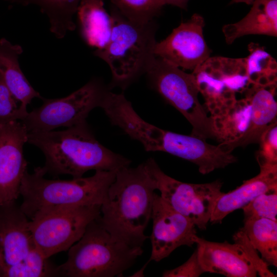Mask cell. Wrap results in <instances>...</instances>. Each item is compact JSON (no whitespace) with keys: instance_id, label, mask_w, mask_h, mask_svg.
Listing matches in <instances>:
<instances>
[{"instance_id":"cell-2","label":"cell","mask_w":277,"mask_h":277,"mask_svg":"<svg viewBox=\"0 0 277 277\" xmlns=\"http://www.w3.org/2000/svg\"><path fill=\"white\" fill-rule=\"evenodd\" d=\"M27 142L44 153L45 174L78 178L89 170L117 171L131 163L100 143L86 122L62 131L28 132Z\"/></svg>"},{"instance_id":"cell-4","label":"cell","mask_w":277,"mask_h":277,"mask_svg":"<svg viewBox=\"0 0 277 277\" xmlns=\"http://www.w3.org/2000/svg\"><path fill=\"white\" fill-rule=\"evenodd\" d=\"M113 125L118 126L131 138L140 142L147 151H163L191 162L200 172L206 174L234 163L237 158L219 147L207 143L192 135L165 130L142 119L131 104L119 107L113 114Z\"/></svg>"},{"instance_id":"cell-3","label":"cell","mask_w":277,"mask_h":277,"mask_svg":"<svg viewBox=\"0 0 277 277\" xmlns=\"http://www.w3.org/2000/svg\"><path fill=\"white\" fill-rule=\"evenodd\" d=\"M116 171L96 170L90 177L70 180H49L42 167L26 171L20 187L21 209L28 219L58 209L102 205Z\"/></svg>"},{"instance_id":"cell-24","label":"cell","mask_w":277,"mask_h":277,"mask_svg":"<svg viewBox=\"0 0 277 277\" xmlns=\"http://www.w3.org/2000/svg\"><path fill=\"white\" fill-rule=\"evenodd\" d=\"M118 11L134 22L146 24L152 22L162 7L159 0H111Z\"/></svg>"},{"instance_id":"cell-25","label":"cell","mask_w":277,"mask_h":277,"mask_svg":"<svg viewBox=\"0 0 277 277\" xmlns=\"http://www.w3.org/2000/svg\"><path fill=\"white\" fill-rule=\"evenodd\" d=\"M242 209L244 220L266 218L276 221L277 189L259 195Z\"/></svg>"},{"instance_id":"cell-32","label":"cell","mask_w":277,"mask_h":277,"mask_svg":"<svg viewBox=\"0 0 277 277\" xmlns=\"http://www.w3.org/2000/svg\"><path fill=\"white\" fill-rule=\"evenodd\" d=\"M5 1H8V2H13L14 1V0H5Z\"/></svg>"},{"instance_id":"cell-7","label":"cell","mask_w":277,"mask_h":277,"mask_svg":"<svg viewBox=\"0 0 277 277\" xmlns=\"http://www.w3.org/2000/svg\"><path fill=\"white\" fill-rule=\"evenodd\" d=\"M54 267L37 249L20 206L0 205V277L53 276Z\"/></svg>"},{"instance_id":"cell-30","label":"cell","mask_w":277,"mask_h":277,"mask_svg":"<svg viewBox=\"0 0 277 277\" xmlns=\"http://www.w3.org/2000/svg\"><path fill=\"white\" fill-rule=\"evenodd\" d=\"M188 1L189 0H159V2L162 7L166 4H169L186 10Z\"/></svg>"},{"instance_id":"cell-26","label":"cell","mask_w":277,"mask_h":277,"mask_svg":"<svg viewBox=\"0 0 277 277\" xmlns=\"http://www.w3.org/2000/svg\"><path fill=\"white\" fill-rule=\"evenodd\" d=\"M251 113V104L247 98L236 101L234 105L229 108L228 114L226 116L227 123L225 128H228V132L231 133L233 138L246 131L249 125Z\"/></svg>"},{"instance_id":"cell-16","label":"cell","mask_w":277,"mask_h":277,"mask_svg":"<svg viewBox=\"0 0 277 277\" xmlns=\"http://www.w3.org/2000/svg\"><path fill=\"white\" fill-rule=\"evenodd\" d=\"M197 256L205 272L227 277H255L257 272L242 248L237 243L209 241L195 235Z\"/></svg>"},{"instance_id":"cell-19","label":"cell","mask_w":277,"mask_h":277,"mask_svg":"<svg viewBox=\"0 0 277 277\" xmlns=\"http://www.w3.org/2000/svg\"><path fill=\"white\" fill-rule=\"evenodd\" d=\"M22 52L21 46L13 45L4 38L0 39V73L12 95L20 102L19 110L25 117L27 105L33 98L42 96L21 70L18 58Z\"/></svg>"},{"instance_id":"cell-29","label":"cell","mask_w":277,"mask_h":277,"mask_svg":"<svg viewBox=\"0 0 277 277\" xmlns=\"http://www.w3.org/2000/svg\"><path fill=\"white\" fill-rule=\"evenodd\" d=\"M205 273L199 262L196 249L188 260L181 266L165 271L164 277H198Z\"/></svg>"},{"instance_id":"cell-12","label":"cell","mask_w":277,"mask_h":277,"mask_svg":"<svg viewBox=\"0 0 277 277\" xmlns=\"http://www.w3.org/2000/svg\"><path fill=\"white\" fill-rule=\"evenodd\" d=\"M204 26V18L194 14L166 38L156 42L153 54L179 68L193 71L210 57L211 51L203 35Z\"/></svg>"},{"instance_id":"cell-17","label":"cell","mask_w":277,"mask_h":277,"mask_svg":"<svg viewBox=\"0 0 277 277\" xmlns=\"http://www.w3.org/2000/svg\"><path fill=\"white\" fill-rule=\"evenodd\" d=\"M277 189V166L260 168L254 177L243 182L236 189L223 192L214 206L210 222L220 223L232 212L242 209L259 195Z\"/></svg>"},{"instance_id":"cell-10","label":"cell","mask_w":277,"mask_h":277,"mask_svg":"<svg viewBox=\"0 0 277 277\" xmlns=\"http://www.w3.org/2000/svg\"><path fill=\"white\" fill-rule=\"evenodd\" d=\"M145 163L160 192V196L174 210L189 219L199 229L205 230L221 194L222 182L191 184L166 174L152 158Z\"/></svg>"},{"instance_id":"cell-8","label":"cell","mask_w":277,"mask_h":277,"mask_svg":"<svg viewBox=\"0 0 277 277\" xmlns=\"http://www.w3.org/2000/svg\"><path fill=\"white\" fill-rule=\"evenodd\" d=\"M153 88L190 123L192 135L206 140L219 138L214 120L200 104L199 90L192 73L153 55L145 70Z\"/></svg>"},{"instance_id":"cell-27","label":"cell","mask_w":277,"mask_h":277,"mask_svg":"<svg viewBox=\"0 0 277 277\" xmlns=\"http://www.w3.org/2000/svg\"><path fill=\"white\" fill-rule=\"evenodd\" d=\"M17 101L6 85L0 73V124L21 120L25 116L19 110Z\"/></svg>"},{"instance_id":"cell-15","label":"cell","mask_w":277,"mask_h":277,"mask_svg":"<svg viewBox=\"0 0 277 277\" xmlns=\"http://www.w3.org/2000/svg\"><path fill=\"white\" fill-rule=\"evenodd\" d=\"M275 84L262 87L249 84L246 91V98L251 106V117L248 128L241 135L218 145L224 152H231L238 147L260 143L270 127L276 122L277 104L274 98Z\"/></svg>"},{"instance_id":"cell-14","label":"cell","mask_w":277,"mask_h":277,"mask_svg":"<svg viewBox=\"0 0 277 277\" xmlns=\"http://www.w3.org/2000/svg\"><path fill=\"white\" fill-rule=\"evenodd\" d=\"M28 132L18 121L0 124V205L15 201L20 195L27 162L23 153Z\"/></svg>"},{"instance_id":"cell-9","label":"cell","mask_w":277,"mask_h":277,"mask_svg":"<svg viewBox=\"0 0 277 277\" xmlns=\"http://www.w3.org/2000/svg\"><path fill=\"white\" fill-rule=\"evenodd\" d=\"M101 205L66 207L45 212L29 221L34 243L44 258L68 250L89 224L101 215Z\"/></svg>"},{"instance_id":"cell-31","label":"cell","mask_w":277,"mask_h":277,"mask_svg":"<svg viewBox=\"0 0 277 277\" xmlns=\"http://www.w3.org/2000/svg\"><path fill=\"white\" fill-rule=\"evenodd\" d=\"M212 114L215 116H219V115L221 114V108L219 107H216L212 111H211Z\"/></svg>"},{"instance_id":"cell-5","label":"cell","mask_w":277,"mask_h":277,"mask_svg":"<svg viewBox=\"0 0 277 277\" xmlns=\"http://www.w3.org/2000/svg\"><path fill=\"white\" fill-rule=\"evenodd\" d=\"M101 215L91 222L82 238L69 249L67 261L54 267L53 276L113 277L122 275L142 254L103 227Z\"/></svg>"},{"instance_id":"cell-6","label":"cell","mask_w":277,"mask_h":277,"mask_svg":"<svg viewBox=\"0 0 277 277\" xmlns=\"http://www.w3.org/2000/svg\"><path fill=\"white\" fill-rule=\"evenodd\" d=\"M112 28L106 45L94 54L109 66L113 80L126 84L140 72H145L156 42L152 22H134L125 17L113 7Z\"/></svg>"},{"instance_id":"cell-21","label":"cell","mask_w":277,"mask_h":277,"mask_svg":"<svg viewBox=\"0 0 277 277\" xmlns=\"http://www.w3.org/2000/svg\"><path fill=\"white\" fill-rule=\"evenodd\" d=\"M277 221L266 218L244 220L241 228L268 264L277 266Z\"/></svg>"},{"instance_id":"cell-18","label":"cell","mask_w":277,"mask_h":277,"mask_svg":"<svg viewBox=\"0 0 277 277\" xmlns=\"http://www.w3.org/2000/svg\"><path fill=\"white\" fill-rule=\"evenodd\" d=\"M248 13L234 23L222 28L225 41L231 44L236 39L247 35H277V0H253Z\"/></svg>"},{"instance_id":"cell-28","label":"cell","mask_w":277,"mask_h":277,"mask_svg":"<svg viewBox=\"0 0 277 277\" xmlns=\"http://www.w3.org/2000/svg\"><path fill=\"white\" fill-rule=\"evenodd\" d=\"M233 240L243 249L246 255L254 266L258 274L262 277L276 276L268 268V264L258 254V251L253 247L248 239L246 234L241 229L233 235Z\"/></svg>"},{"instance_id":"cell-20","label":"cell","mask_w":277,"mask_h":277,"mask_svg":"<svg viewBox=\"0 0 277 277\" xmlns=\"http://www.w3.org/2000/svg\"><path fill=\"white\" fill-rule=\"evenodd\" d=\"M76 13L87 43L97 49L103 48L111 35L112 18L104 9L103 0H81Z\"/></svg>"},{"instance_id":"cell-22","label":"cell","mask_w":277,"mask_h":277,"mask_svg":"<svg viewBox=\"0 0 277 277\" xmlns=\"http://www.w3.org/2000/svg\"><path fill=\"white\" fill-rule=\"evenodd\" d=\"M81 0H15L23 5L38 6L42 13L48 16L50 31L57 38H62L68 31L75 28L73 21Z\"/></svg>"},{"instance_id":"cell-11","label":"cell","mask_w":277,"mask_h":277,"mask_svg":"<svg viewBox=\"0 0 277 277\" xmlns=\"http://www.w3.org/2000/svg\"><path fill=\"white\" fill-rule=\"evenodd\" d=\"M106 92L100 81L92 80L66 97H42V106L28 112L22 123L28 132L50 131L81 124L86 122L92 110L101 107Z\"/></svg>"},{"instance_id":"cell-1","label":"cell","mask_w":277,"mask_h":277,"mask_svg":"<svg viewBox=\"0 0 277 277\" xmlns=\"http://www.w3.org/2000/svg\"><path fill=\"white\" fill-rule=\"evenodd\" d=\"M155 181L145 162L135 168L124 167L101 205V222L115 239L131 247H142L151 219Z\"/></svg>"},{"instance_id":"cell-23","label":"cell","mask_w":277,"mask_h":277,"mask_svg":"<svg viewBox=\"0 0 277 277\" xmlns=\"http://www.w3.org/2000/svg\"><path fill=\"white\" fill-rule=\"evenodd\" d=\"M249 55L245 58L249 83L255 84L261 78L276 84L277 63L275 60L263 47L258 44L248 45Z\"/></svg>"},{"instance_id":"cell-13","label":"cell","mask_w":277,"mask_h":277,"mask_svg":"<svg viewBox=\"0 0 277 277\" xmlns=\"http://www.w3.org/2000/svg\"><path fill=\"white\" fill-rule=\"evenodd\" d=\"M151 219V253L149 260L160 262L182 246L195 244V225L155 193Z\"/></svg>"}]
</instances>
